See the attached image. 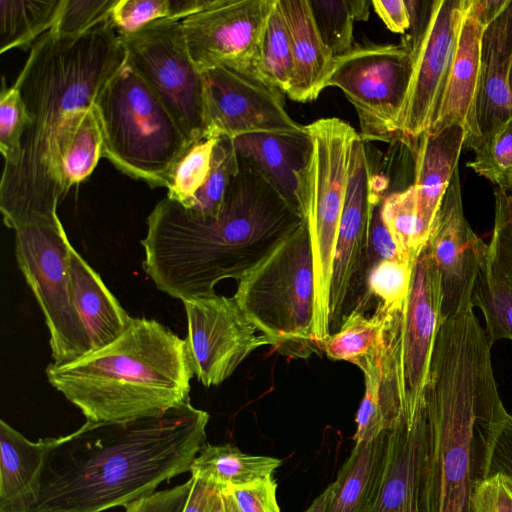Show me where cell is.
Listing matches in <instances>:
<instances>
[{"label": "cell", "instance_id": "obj_3", "mask_svg": "<svg viewBox=\"0 0 512 512\" xmlns=\"http://www.w3.org/2000/svg\"><path fill=\"white\" fill-rule=\"evenodd\" d=\"M239 156V155H238ZM302 219L245 160L215 216H201L165 197L147 217L143 268L155 286L181 301L241 280Z\"/></svg>", "mask_w": 512, "mask_h": 512}, {"label": "cell", "instance_id": "obj_36", "mask_svg": "<svg viewBox=\"0 0 512 512\" xmlns=\"http://www.w3.org/2000/svg\"><path fill=\"white\" fill-rule=\"evenodd\" d=\"M212 0H117L110 16L118 35L133 34L158 20L182 21Z\"/></svg>", "mask_w": 512, "mask_h": 512}, {"label": "cell", "instance_id": "obj_19", "mask_svg": "<svg viewBox=\"0 0 512 512\" xmlns=\"http://www.w3.org/2000/svg\"><path fill=\"white\" fill-rule=\"evenodd\" d=\"M429 422L422 398L389 431L385 468L370 512H426Z\"/></svg>", "mask_w": 512, "mask_h": 512}, {"label": "cell", "instance_id": "obj_47", "mask_svg": "<svg viewBox=\"0 0 512 512\" xmlns=\"http://www.w3.org/2000/svg\"><path fill=\"white\" fill-rule=\"evenodd\" d=\"M192 478L169 489L156 491L153 494L127 504L125 512H183L188 501Z\"/></svg>", "mask_w": 512, "mask_h": 512}, {"label": "cell", "instance_id": "obj_40", "mask_svg": "<svg viewBox=\"0 0 512 512\" xmlns=\"http://www.w3.org/2000/svg\"><path fill=\"white\" fill-rule=\"evenodd\" d=\"M383 349L384 345L358 365L364 375L365 392L355 418V443L372 441L388 431L380 402Z\"/></svg>", "mask_w": 512, "mask_h": 512}, {"label": "cell", "instance_id": "obj_25", "mask_svg": "<svg viewBox=\"0 0 512 512\" xmlns=\"http://www.w3.org/2000/svg\"><path fill=\"white\" fill-rule=\"evenodd\" d=\"M466 139V129L453 124L435 132H425L418 140L412 185L419 218L428 239L449 183L458 169Z\"/></svg>", "mask_w": 512, "mask_h": 512}, {"label": "cell", "instance_id": "obj_17", "mask_svg": "<svg viewBox=\"0 0 512 512\" xmlns=\"http://www.w3.org/2000/svg\"><path fill=\"white\" fill-rule=\"evenodd\" d=\"M274 0H212L182 20L190 56L201 71L225 66L255 74Z\"/></svg>", "mask_w": 512, "mask_h": 512}, {"label": "cell", "instance_id": "obj_26", "mask_svg": "<svg viewBox=\"0 0 512 512\" xmlns=\"http://www.w3.org/2000/svg\"><path fill=\"white\" fill-rule=\"evenodd\" d=\"M70 270L75 303L87 330L92 351L119 338L132 317L106 287L99 274L72 247Z\"/></svg>", "mask_w": 512, "mask_h": 512}, {"label": "cell", "instance_id": "obj_37", "mask_svg": "<svg viewBox=\"0 0 512 512\" xmlns=\"http://www.w3.org/2000/svg\"><path fill=\"white\" fill-rule=\"evenodd\" d=\"M239 171V156L233 139L218 138L211 166L203 186L196 193L189 210L201 216H215L220 211L227 190Z\"/></svg>", "mask_w": 512, "mask_h": 512}, {"label": "cell", "instance_id": "obj_39", "mask_svg": "<svg viewBox=\"0 0 512 512\" xmlns=\"http://www.w3.org/2000/svg\"><path fill=\"white\" fill-rule=\"evenodd\" d=\"M218 138L205 137L192 144L177 162L167 198L189 209L208 176Z\"/></svg>", "mask_w": 512, "mask_h": 512}, {"label": "cell", "instance_id": "obj_45", "mask_svg": "<svg viewBox=\"0 0 512 512\" xmlns=\"http://www.w3.org/2000/svg\"><path fill=\"white\" fill-rule=\"evenodd\" d=\"M227 489L239 512H281L277 501V483L273 475Z\"/></svg>", "mask_w": 512, "mask_h": 512}, {"label": "cell", "instance_id": "obj_6", "mask_svg": "<svg viewBox=\"0 0 512 512\" xmlns=\"http://www.w3.org/2000/svg\"><path fill=\"white\" fill-rule=\"evenodd\" d=\"M95 106L103 131V157L133 179L168 188L177 162L191 145L127 60Z\"/></svg>", "mask_w": 512, "mask_h": 512}, {"label": "cell", "instance_id": "obj_46", "mask_svg": "<svg viewBox=\"0 0 512 512\" xmlns=\"http://www.w3.org/2000/svg\"><path fill=\"white\" fill-rule=\"evenodd\" d=\"M473 512H512V478L489 475L476 491Z\"/></svg>", "mask_w": 512, "mask_h": 512}, {"label": "cell", "instance_id": "obj_2", "mask_svg": "<svg viewBox=\"0 0 512 512\" xmlns=\"http://www.w3.org/2000/svg\"><path fill=\"white\" fill-rule=\"evenodd\" d=\"M209 417L189 399L156 415L86 421L56 438L34 512H101L153 494L189 471Z\"/></svg>", "mask_w": 512, "mask_h": 512}, {"label": "cell", "instance_id": "obj_41", "mask_svg": "<svg viewBox=\"0 0 512 512\" xmlns=\"http://www.w3.org/2000/svg\"><path fill=\"white\" fill-rule=\"evenodd\" d=\"M413 268L414 265L402 260H385L370 269L367 293L369 298H378V310L390 315L403 308L410 291Z\"/></svg>", "mask_w": 512, "mask_h": 512}, {"label": "cell", "instance_id": "obj_35", "mask_svg": "<svg viewBox=\"0 0 512 512\" xmlns=\"http://www.w3.org/2000/svg\"><path fill=\"white\" fill-rule=\"evenodd\" d=\"M319 33L334 58L353 49L356 21H366L369 5L366 0H309Z\"/></svg>", "mask_w": 512, "mask_h": 512}, {"label": "cell", "instance_id": "obj_11", "mask_svg": "<svg viewBox=\"0 0 512 512\" xmlns=\"http://www.w3.org/2000/svg\"><path fill=\"white\" fill-rule=\"evenodd\" d=\"M413 66L412 52L403 43L354 46L335 59L327 87L342 90L353 105L364 142H388L399 135Z\"/></svg>", "mask_w": 512, "mask_h": 512}, {"label": "cell", "instance_id": "obj_8", "mask_svg": "<svg viewBox=\"0 0 512 512\" xmlns=\"http://www.w3.org/2000/svg\"><path fill=\"white\" fill-rule=\"evenodd\" d=\"M441 305L439 272L425 246L414 265L403 308L386 321L380 399L387 410L404 415L417 408L442 322Z\"/></svg>", "mask_w": 512, "mask_h": 512}, {"label": "cell", "instance_id": "obj_29", "mask_svg": "<svg viewBox=\"0 0 512 512\" xmlns=\"http://www.w3.org/2000/svg\"><path fill=\"white\" fill-rule=\"evenodd\" d=\"M282 460L243 453L232 444H204L189 472L221 488L238 487L273 475Z\"/></svg>", "mask_w": 512, "mask_h": 512}, {"label": "cell", "instance_id": "obj_52", "mask_svg": "<svg viewBox=\"0 0 512 512\" xmlns=\"http://www.w3.org/2000/svg\"><path fill=\"white\" fill-rule=\"evenodd\" d=\"M335 482H331L311 503L304 512H327L333 498Z\"/></svg>", "mask_w": 512, "mask_h": 512}, {"label": "cell", "instance_id": "obj_49", "mask_svg": "<svg viewBox=\"0 0 512 512\" xmlns=\"http://www.w3.org/2000/svg\"><path fill=\"white\" fill-rule=\"evenodd\" d=\"M496 473L512 478V415L509 413L500 422L491 442L488 476Z\"/></svg>", "mask_w": 512, "mask_h": 512}, {"label": "cell", "instance_id": "obj_23", "mask_svg": "<svg viewBox=\"0 0 512 512\" xmlns=\"http://www.w3.org/2000/svg\"><path fill=\"white\" fill-rule=\"evenodd\" d=\"M55 438L28 440L0 421V512H34L41 493L45 460Z\"/></svg>", "mask_w": 512, "mask_h": 512}, {"label": "cell", "instance_id": "obj_1", "mask_svg": "<svg viewBox=\"0 0 512 512\" xmlns=\"http://www.w3.org/2000/svg\"><path fill=\"white\" fill-rule=\"evenodd\" d=\"M126 61L111 20L73 37L50 31L31 47L14 85L29 122L17 164L3 169L0 210L16 230L42 217H56L63 196L61 157L83 113Z\"/></svg>", "mask_w": 512, "mask_h": 512}, {"label": "cell", "instance_id": "obj_9", "mask_svg": "<svg viewBox=\"0 0 512 512\" xmlns=\"http://www.w3.org/2000/svg\"><path fill=\"white\" fill-rule=\"evenodd\" d=\"M14 231L16 260L44 315L53 364L64 365L91 352L74 298L73 246L58 216L35 219Z\"/></svg>", "mask_w": 512, "mask_h": 512}, {"label": "cell", "instance_id": "obj_12", "mask_svg": "<svg viewBox=\"0 0 512 512\" xmlns=\"http://www.w3.org/2000/svg\"><path fill=\"white\" fill-rule=\"evenodd\" d=\"M126 60L173 117L190 145L205 138L204 93L182 21L158 20L120 36Z\"/></svg>", "mask_w": 512, "mask_h": 512}, {"label": "cell", "instance_id": "obj_7", "mask_svg": "<svg viewBox=\"0 0 512 512\" xmlns=\"http://www.w3.org/2000/svg\"><path fill=\"white\" fill-rule=\"evenodd\" d=\"M233 297L281 354L306 358L321 349L314 335L315 280L306 220L239 280Z\"/></svg>", "mask_w": 512, "mask_h": 512}, {"label": "cell", "instance_id": "obj_33", "mask_svg": "<svg viewBox=\"0 0 512 512\" xmlns=\"http://www.w3.org/2000/svg\"><path fill=\"white\" fill-rule=\"evenodd\" d=\"M293 68L289 29L279 0H274L259 46L257 73L286 95L290 89Z\"/></svg>", "mask_w": 512, "mask_h": 512}, {"label": "cell", "instance_id": "obj_24", "mask_svg": "<svg viewBox=\"0 0 512 512\" xmlns=\"http://www.w3.org/2000/svg\"><path fill=\"white\" fill-rule=\"evenodd\" d=\"M279 4L290 33L294 65L286 95L310 102L327 87L335 58L322 40L309 0H279Z\"/></svg>", "mask_w": 512, "mask_h": 512}, {"label": "cell", "instance_id": "obj_4", "mask_svg": "<svg viewBox=\"0 0 512 512\" xmlns=\"http://www.w3.org/2000/svg\"><path fill=\"white\" fill-rule=\"evenodd\" d=\"M473 308L443 320L423 392L429 422L426 512H473L491 442L508 414Z\"/></svg>", "mask_w": 512, "mask_h": 512}, {"label": "cell", "instance_id": "obj_34", "mask_svg": "<svg viewBox=\"0 0 512 512\" xmlns=\"http://www.w3.org/2000/svg\"><path fill=\"white\" fill-rule=\"evenodd\" d=\"M381 216L403 260L415 265L428 237L419 218L413 185L383 197Z\"/></svg>", "mask_w": 512, "mask_h": 512}, {"label": "cell", "instance_id": "obj_30", "mask_svg": "<svg viewBox=\"0 0 512 512\" xmlns=\"http://www.w3.org/2000/svg\"><path fill=\"white\" fill-rule=\"evenodd\" d=\"M63 0H1L0 52L28 49L56 23Z\"/></svg>", "mask_w": 512, "mask_h": 512}, {"label": "cell", "instance_id": "obj_14", "mask_svg": "<svg viewBox=\"0 0 512 512\" xmlns=\"http://www.w3.org/2000/svg\"><path fill=\"white\" fill-rule=\"evenodd\" d=\"M381 197L365 142L353 141L346 196L340 219L329 292V330L335 333L346 317L368 299V239L374 205Z\"/></svg>", "mask_w": 512, "mask_h": 512}, {"label": "cell", "instance_id": "obj_28", "mask_svg": "<svg viewBox=\"0 0 512 512\" xmlns=\"http://www.w3.org/2000/svg\"><path fill=\"white\" fill-rule=\"evenodd\" d=\"M471 305L483 313L491 346L500 339L512 340V278L487 243L480 256Z\"/></svg>", "mask_w": 512, "mask_h": 512}, {"label": "cell", "instance_id": "obj_44", "mask_svg": "<svg viewBox=\"0 0 512 512\" xmlns=\"http://www.w3.org/2000/svg\"><path fill=\"white\" fill-rule=\"evenodd\" d=\"M494 200V227L488 244L512 278V188H496Z\"/></svg>", "mask_w": 512, "mask_h": 512}, {"label": "cell", "instance_id": "obj_16", "mask_svg": "<svg viewBox=\"0 0 512 512\" xmlns=\"http://www.w3.org/2000/svg\"><path fill=\"white\" fill-rule=\"evenodd\" d=\"M205 137L294 132L305 126L285 109L283 93L259 76L225 66L201 71Z\"/></svg>", "mask_w": 512, "mask_h": 512}, {"label": "cell", "instance_id": "obj_13", "mask_svg": "<svg viewBox=\"0 0 512 512\" xmlns=\"http://www.w3.org/2000/svg\"><path fill=\"white\" fill-rule=\"evenodd\" d=\"M468 0H435L410 10L413 31L402 43L413 55V74L399 135L418 141L437 112L454 57Z\"/></svg>", "mask_w": 512, "mask_h": 512}, {"label": "cell", "instance_id": "obj_53", "mask_svg": "<svg viewBox=\"0 0 512 512\" xmlns=\"http://www.w3.org/2000/svg\"><path fill=\"white\" fill-rule=\"evenodd\" d=\"M212 512H239L227 488L220 492Z\"/></svg>", "mask_w": 512, "mask_h": 512}, {"label": "cell", "instance_id": "obj_5", "mask_svg": "<svg viewBox=\"0 0 512 512\" xmlns=\"http://www.w3.org/2000/svg\"><path fill=\"white\" fill-rule=\"evenodd\" d=\"M48 382L86 417L110 422L160 414L189 400L187 342L154 319L132 318L112 343L64 365Z\"/></svg>", "mask_w": 512, "mask_h": 512}, {"label": "cell", "instance_id": "obj_20", "mask_svg": "<svg viewBox=\"0 0 512 512\" xmlns=\"http://www.w3.org/2000/svg\"><path fill=\"white\" fill-rule=\"evenodd\" d=\"M240 158L251 165L275 192L306 220L313 142L304 129L258 132L233 139Z\"/></svg>", "mask_w": 512, "mask_h": 512}, {"label": "cell", "instance_id": "obj_15", "mask_svg": "<svg viewBox=\"0 0 512 512\" xmlns=\"http://www.w3.org/2000/svg\"><path fill=\"white\" fill-rule=\"evenodd\" d=\"M192 369L205 387L218 386L255 350L274 342L242 311L235 298L198 296L182 301Z\"/></svg>", "mask_w": 512, "mask_h": 512}, {"label": "cell", "instance_id": "obj_31", "mask_svg": "<svg viewBox=\"0 0 512 512\" xmlns=\"http://www.w3.org/2000/svg\"><path fill=\"white\" fill-rule=\"evenodd\" d=\"M365 306H357L340 328L331 334L321 349L334 361H347L358 365L381 348L388 314L376 309L372 316L364 314Z\"/></svg>", "mask_w": 512, "mask_h": 512}, {"label": "cell", "instance_id": "obj_43", "mask_svg": "<svg viewBox=\"0 0 512 512\" xmlns=\"http://www.w3.org/2000/svg\"><path fill=\"white\" fill-rule=\"evenodd\" d=\"M117 0H63L59 16L49 30L58 37L81 35L110 19Z\"/></svg>", "mask_w": 512, "mask_h": 512}, {"label": "cell", "instance_id": "obj_38", "mask_svg": "<svg viewBox=\"0 0 512 512\" xmlns=\"http://www.w3.org/2000/svg\"><path fill=\"white\" fill-rule=\"evenodd\" d=\"M474 160L467 163L496 188H512V117L484 136L473 149Z\"/></svg>", "mask_w": 512, "mask_h": 512}, {"label": "cell", "instance_id": "obj_42", "mask_svg": "<svg viewBox=\"0 0 512 512\" xmlns=\"http://www.w3.org/2000/svg\"><path fill=\"white\" fill-rule=\"evenodd\" d=\"M29 122L25 104L18 88L6 87L2 77L0 93V150L4 168L17 164L21 156V142Z\"/></svg>", "mask_w": 512, "mask_h": 512}, {"label": "cell", "instance_id": "obj_54", "mask_svg": "<svg viewBox=\"0 0 512 512\" xmlns=\"http://www.w3.org/2000/svg\"><path fill=\"white\" fill-rule=\"evenodd\" d=\"M508 85H509L510 93L512 95V66H511L510 73H509Z\"/></svg>", "mask_w": 512, "mask_h": 512}, {"label": "cell", "instance_id": "obj_27", "mask_svg": "<svg viewBox=\"0 0 512 512\" xmlns=\"http://www.w3.org/2000/svg\"><path fill=\"white\" fill-rule=\"evenodd\" d=\"M389 431L355 443L335 479L327 512H370L377 498L388 451Z\"/></svg>", "mask_w": 512, "mask_h": 512}, {"label": "cell", "instance_id": "obj_21", "mask_svg": "<svg viewBox=\"0 0 512 512\" xmlns=\"http://www.w3.org/2000/svg\"><path fill=\"white\" fill-rule=\"evenodd\" d=\"M511 66L512 0H508L501 12L485 26L481 36L475 105L478 143L512 117V95L508 85Z\"/></svg>", "mask_w": 512, "mask_h": 512}, {"label": "cell", "instance_id": "obj_48", "mask_svg": "<svg viewBox=\"0 0 512 512\" xmlns=\"http://www.w3.org/2000/svg\"><path fill=\"white\" fill-rule=\"evenodd\" d=\"M381 196L374 205L368 239V267L385 260H403L381 216Z\"/></svg>", "mask_w": 512, "mask_h": 512}, {"label": "cell", "instance_id": "obj_18", "mask_svg": "<svg viewBox=\"0 0 512 512\" xmlns=\"http://www.w3.org/2000/svg\"><path fill=\"white\" fill-rule=\"evenodd\" d=\"M485 242L464 214L458 169L452 176L426 244L437 266L442 321L471 304V293Z\"/></svg>", "mask_w": 512, "mask_h": 512}, {"label": "cell", "instance_id": "obj_22", "mask_svg": "<svg viewBox=\"0 0 512 512\" xmlns=\"http://www.w3.org/2000/svg\"><path fill=\"white\" fill-rule=\"evenodd\" d=\"M484 28L473 13L468 0L444 91L427 131L435 132L453 124L462 125L467 132L465 145L472 149L478 143L475 105L480 74L481 36Z\"/></svg>", "mask_w": 512, "mask_h": 512}, {"label": "cell", "instance_id": "obj_10", "mask_svg": "<svg viewBox=\"0 0 512 512\" xmlns=\"http://www.w3.org/2000/svg\"><path fill=\"white\" fill-rule=\"evenodd\" d=\"M313 142L306 222L315 280L314 335L329 336V292L338 229L348 183L351 148L358 133L332 117L306 125Z\"/></svg>", "mask_w": 512, "mask_h": 512}, {"label": "cell", "instance_id": "obj_32", "mask_svg": "<svg viewBox=\"0 0 512 512\" xmlns=\"http://www.w3.org/2000/svg\"><path fill=\"white\" fill-rule=\"evenodd\" d=\"M103 131L97 108L92 105L78 121L61 157L63 189L89 177L103 157Z\"/></svg>", "mask_w": 512, "mask_h": 512}, {"label": "cell", "instance_id": "obj_50", "mask_svg": "<svg viewBox=\"0 0 512 512\" xmlns=\"http://www.w3.org/2000/svg\"><path fill=\"white\" fill-rule=\"evenodd\" d=\"M376 14L385 26L394 33L404 34L411 26L410 12L403 0H374L371 2Z\"/></svg>", "mask_w": 512, "mask_h": 512}, {"label": "cell", "instance_id": "obj_51", "mask_svg": "<svg viewBox=\"0 0 512 512\" xmlns=\"http://www.w3.org/2000/svg\"><path fill=\"white\" fill-rule=\"evenodd\" d=\"M192 489L183 512H212L215 502L224 489L207 480L191 476Z\"/></svg>", "mask_w": 512, "mask_h": 512}]
</instances>
